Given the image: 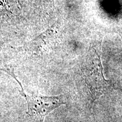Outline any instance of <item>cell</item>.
Listing matches in <instances>:
<instances>
[{
  "label": "cell",
  "mask_w": 122,
  "mask_h": 122,
  "mask_svg": "<svg viewBox=\"0 0 122 122\" xmlns=\"http://www.w3.org/2000/svg\"><path fill=\"white\" fill-rule=\"evenodd\" d=\"M85 81L88 85L91 96L94 100L103 95L109 87V84L105 80L102 73L100 57L96 58L95 68L86 74Z\"/></svg>",
  "instance_id": "obj_2"
},
{
  "label": "cell",
  "mask_w": 122,
  "mask_h": 122,
  "mask_svg": "<svg viewBox=\"0 0 122 122\" xmlns=\"http://www.w3.org/2000/svg\"><path fill=\"white\" fill-rule=\"evenodd\" d=\"M11 76L20 86L21 91L20 92L26 100L27 113L31 122H43L46 117L51 111L65 103L61 96H30L25 94L22 84L16 78L14 73Z\"/></svg>",
  "instance_id": "obj_1"
},
{
  "label": "cell",
  "mask_w": 122,
  "mask_h": 122,
  "mask_svg": "<svg viewBox=\"0 0 122 122\" xmlns=\"http://www.w3.org/2000/svg\"><path fill=\"white\" fill-rule=\"evenodd\" d=\"M117 31H118L119 35L120 37H121L122 40V28H118V30H117Z\"/></svg>",
  "instance_id": "obj_3"
}]
</instances>
